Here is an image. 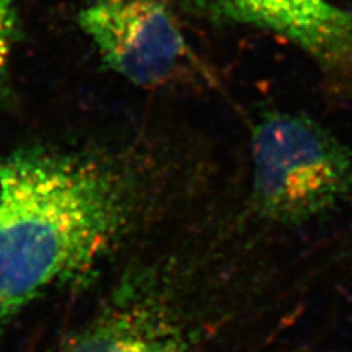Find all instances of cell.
<instances>
[{
    "label": "cell",
    "mask_w": 352,
    "mask_h": 352,
    "mask_svg": "<svg viewBox=\"0 0 352 352\" xmlns=\"http://www.w3.org/2000/svg\"><path fill=\"white\" fill-rule=\"evenodd\" d=\"M225 18L282 36L326 68L352 76V12L327 0H203Z\"/></svg>",
    "instance_id": "obj_4"
},
{
    "label": "cell",
    "mask_w": 352,
    "mask_h": 352,
    "mask_svg": "<svg viewBox=\"0 0 352 352\" xmlns=\"http://www.w3.org/2000/svg\"><path fill=\"white\" fill-rule=\"evenodd\" d=\"M134 200L128 176L100 159L36 147L0 157V324L90 273Z\"/></svg>",
    "instance_id": "obj_1"
},
{
    "label": "cell",
    "mask_w": 352,
    "mask_h": 352,
    "mask_svg": "<svg viewBox=\"0 0 352 352\" xmlns=\"http://www.w3.org/2000/svg\"><path fill=\"white\" fill-rule=\"evenodd\" d=\"M19 0H0V82L12 56L18 27Z\"/></svg>",
    "instance_id": "obj_6"
},
{
    "label": "cell",
    "mask_w": 352,
    "mask_h": 352,
    "mask_svg": "<svg viewBox=\"0 0 352 352\" xmlns=\"http://www.w3.org/2000/svg\"><path fill=\"white\" fill-rule=\"evenodd\" d=\"M80 25L110 69L140 87H157L190 59L181 27L160 0H91Z\"/></svg>",
    "instance_id": "obj_3"
},
{
    "label": "cell",
    "mask_w": 352,
    "mask_h": 352,
    "mask_svg": "<svg viewBox=\"0 0 352 352\" xmlns=\"http://www.w3.org/2000/svg\"><path fill=\"white\" fill-rule=\"evenodd\" d=\"M184 324L150 298L119 301L97 316L62 352H190Z\"/></svg>",
    "instance_id": "obj_5"
},
{
    "label": "cell",
    "mask_w": 352,
    "mask_h": 352,
    "mask_svg": "<svg viewBox=\"0 0 352 352\" xmlns=\"http://www.w3.org/2000/svg\"><path fill=\"white\" fill-rule=\"evenodd\" d=\"M252 197L279 223H304L352 198V151L314 119L273 112L252 131Z\"/></svg>",
    "instance_id": "obj_2"
}]
</instances>
